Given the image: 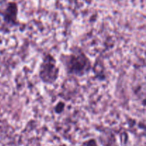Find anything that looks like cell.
Instances as JSON below:
<instances>
[{
    "label": "cell",
    "instance_id": "cell-1",
    "mask_svg": "<svg viewBox=\"0 0 146 146\" xmlns=\"http://www.w3.org/2000/svg\"><path fill=\"white\" fill-rule=\"evenodd\" d=\"M59 61L67 75L77 78L88 75L94 66L84 50L75 44L70 47L68 53L60 54Z\"/></svg>",
    "mask_w": 146,
    "mask_h": 146
},
{
    "label": "cell",
    "instance_id": "cell-2",
    "mask_svg": "<svg viewBox=\"0 0 146 146\" xmlns=\"http://www.w3.org/2000/svg\"><path fill=\"white\" fill-rule=\"evenodd\" d=\"M38 76L41 83L52 86L57 82L60 76V67L55 56L50 53L43 55L38 70Z\"/></svg>",
    "mask_w": 146,
    "mask_h": 146
},
{
    "label": "cell",
    "instance_id": "cell-4",
    "mask_svg": "<svg viewBox=\"0 0 146 146\" xmlns=\"http://www.w3.org/2000/svg\"><path fill=\"white\" fill-rule=\"evenodd\" d=\"M80 146H100L98 141L94 138H90L85 140L81 143Z\"/></svg>",
    "mask_w": 146,
    "mask_h": 146
},
{
    "label": "cell",
    "instance_id": "cell-3",
    "mask_svg": "<svg viewBox=\"0 0 146 146\" xmlns=\"http://www.w3.org/2000/svg\"><path fill=\"white\" fill-rule=\"evenodd\" d=\"M3 20L9 28L18 27L20 24L18 20V8L15 3H9L1 12Z\"/></svg>",
    "mask_w": 146,
    "mask_h": 146
},
{
    "label": "cell",
    "instance_id": "cell-5",
    "mask_svg": "<svg viewBox=\"0 0 146 146\" xmlns=\"http://www.w3.org/2000/svg\"><path fill=\"white\" fill-rule=\"evenodd\" d=\"M66 104L64 101H58L54 106V112L56 114H61L65 110Z\"/></svg>",
    "mask_w": 146,
    "mask_h": 146
}]
</instances>
